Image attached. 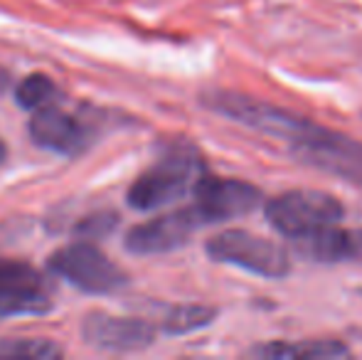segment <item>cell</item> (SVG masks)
I'll return each instance as SVG.
<instances>
[{"mask_svg":"<svg viewBox=\"0 0 362 360\" xmlns=\"http://www.w3.org/2000/svg\"><path fill=\"white\" fill-rule=\"evenodd\" d=\"M207 255L219 265H232L267 279H284L291 272V260L284 247L247 230L219 232L207 242Z\"/></svg>","mask_w":362,"mask_h":360,"instance_id":"cell-4","label":"cell"},{"mask_svg":"<svg viewBox=\"0 0 362 360\" xmlns=\"http://www.w3.org/2000/svg\"><path fill=\"white\" fill-rule=\"evenodd\" d=\"M5 82H8V77H5V72H0V89L5 87Z\"/></svg>","mask_w":362,"mask_h":360,"instance_id":"cell-18","label":"cell"},{"mask_svg":"<svg viewBox=\"0 0 362 360\" xmlns=\"http://www.w3.org/2000/svg\"><path fill=\"white\" fill-rule=\"evenodd\" d=\"M202 104L207 109L217 111V114L227 116V119L242 121L244 126H252V129L262 131L267 136L288 141L300 161L308 158L315 151L338 146L348 139V136L323 129V126L313 124L303 116L279 109L269 101L252 99V96L237 94V91H212V94L202 96Z\"/></svg>","mask_w":362,"mask_h":360,"instance_id":"cell-1","label":"cell"},{"mask_svg":"<svg viewBox=\"0 0 362 360\" xmlns=\"http://www.w3.org/2000/svg\"><path fill=\"white\" fill-rule=\"evenodd\" d=\"M217 311L212 306H202V303H185V306L170 308V313L163 321V331L170 336H182V333L197 331L202 326H210L215 321Z\"/></svg>","mask_w":362,"mask_h":360,"instance_id":"cell-13","label":"cell"},{"mask_svg":"<svg viewBox=\"0 0 362 360\" xmlns=\"http://www.w3.org/2000/svg\"><path fill=\"white\" fill-rule=\"evenodd\" d=\"M205 225L200 210L195 205L182 207L175 212H165L160 217H153L151 222L136 225L126 235V250L134 255H165L177 247H182L197 227Z\"/></svg>","mask_w":362,"mask_h":360,"instance_id":"cell-7","label":"cell"},{"mask_svg":"<svg viewBox=\"0 0 362 360\" xmlns=\"http://www.w3.org/2000/svg\"><path fill=\"white\" fill-rule=\"evenodd\" d=\"M81 336L89 346L116 353H131L151 346L156 341V328L144 318L111 316V313L96 311L84 318Z\"/></svg>","mask_w":362,"mask_h":360,"instance_id":"cell-9","label":"cell"},{"mask_svg":"<svg viewBox=\"0 0 362 360\" xmlns=\"http://www.w3.org/2000/svg\"><path fill=\"white\" fill-rule=\"evenodd\" d=\"M195 207L200 210L202 220L207 222H224L254 212L262 205V192L252 182L232 180V178H215V175L202 173L195 187Z\"/></svg>","mask_w":362,"mask_h":360,"instance_id":"cell-6","label":"cell"},{"mask_svg":"<svg viewBox=\"0 0 362 360\" xmlns=\"http://www.w3.org/2000/svg\"><path fill=\"white\" fill-rule=\"evenodd\" d=\"M49 269L86 294H114L129 284V277L91 242H74L49 257Z\"/></svg>","mask_w":362,"mask_h":360,"instance_id":"cell-5","label":"cell"},{"mask_svg":"<svg viewBox=\"0 0 362 360\" xmlns=\"http://www.w3.org/2000/svg\"><path fill=\"white\" fill-rule=\"evenodd\" d=\"M202 163L197 161L192 149H175L160 158L151 170L134 180L129 187V200L131 207L136 210H156L168 202L177 200L185 195L190 187H195L200 178Z\"/></svg>","mask_w":362,"mask_h":360,"instance_id":"cell-2","label":"cell"},{"mask_svg":"<svg viewBox=\"0 0 362 360\" xmlns=\"http://www.w3.org/2000/svg\"><path fill=\"white\" fill-rule=\"evenodd\" d=\"M119 225V215L116 212H94V215L84 217V220L76 225V235L84 237V240H101V237L111 235Z\"/></svg>","mask_w":362,"mask_h":360,"instance_id":"cell-16","label":"cell"},{"mask_svg":"<svg viewBox=\"0 0 362 360\" xmlns=\"http://www.w3.org/2000/svg\"><path fill=\"white\" fill-rule=\"evenodd\" d=\"M30 136L37 146L54 153L74 156L81 149L89 146V129L74 119L69 111L59 109L54 104H47L42 109L35 111L33 121H30Z\"/></svg>","mask_w":362,"mask_h":360,"instance_id":"cell-10","label":"cell"},{"mask_svg":"<svg viewBox=\"0 0 362 360\" xmlns=\"http://www.w3.org/2000/svg\"><path fill=\"white\" fill-rule=\"evenodd\" d=\"M57 96V84L47 74H30L15 89V99L23 109H42Z\"/></svg>","mask_w":362,"mask_h":360,"instance_id":"cell-14","label":"cell"},{"mask_svg":"<svg viewBox=\"0 0 362 360\" xmlns=\"http://www.w3.org/2000/svg\"><path fill=\"white\" fill-rule=\"evenodd\" d=\"M49 308V286L42 274L25 262L0 260V318L45 313Z\"/></svg>","mask_w":362,"mask_h":360,"instance_id":"cell-8","label":"cell"},{"mask_svg":"<svg viewBox=\"0 0 362 360\" xmlns=\"http://www.w3.org/2000/svg\"><path fill=\"white\" fill-rule=\"evenodd\" d=\"M264 212L274 230H279L291 240L338 225L345 215L338 197L320 190H288L267 202Z\"/></svg>","mask_w":362,"mask_h":360,"instance_id":"cell-3","label":"cell"},{"mask_svg":"<svg viewBox=\"0 0 362 360\" xmlns=\"http://www.w3.org/2000/svg\"><path fill=\"white\" fill-rule=\"evenodd\" d=\"M252 356L269 358V360H320V358H348L350 351L340 341H303V343H281L274 341L267 346H259L252 351Z\"/></svg>","mask_w":362,"mask_h":360,"instance_id":"cell-12","label":"cell"},{"mask_svg":"<svg viewBox=\"0 0 362 360\" xmlns=\"http://www.w3.org/2000/svg\"><path fill=\"white\" fill-rule=\"evenodd\" d=\"M293 242L296 250L313 262H323V265L362 262V230H340L330 225Z\"/></svg>","mask_w":362,"mask_h":360,"instance_id":"cell-11","label":"cell"},{"mask_svg":"<svg viewBox=\"0 0 362 360\" xmlns=\"http://www.w3.org/2000/svg\"><path fill=\"white\" fill-rule=\"evenodd\" d=\"M5 156H8V149H5V144L0 141V163L5 161Z\"/></svg>","mask_w":362,"mask_h":360,"instance_id":"cell-17","label":"cell"},{"mask_svg":"<svg viewBox=\"0 0 362 360\" xmlns=\"http://www.w3.org/2000/svg\"><path fill=\"white\" fill-rule=\"evenodd\" d=\"M62 356V348L45 338H5L0 341V358H33L49 360Z\"/></svg>","mask_w":362,"mask_h":360,"instance_id":"cell-15","label":"cell"}]
</instances>
